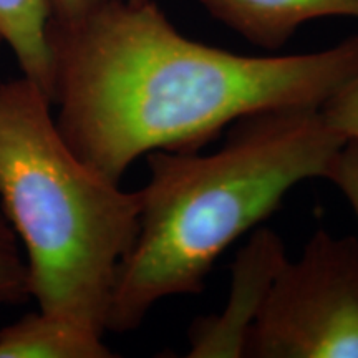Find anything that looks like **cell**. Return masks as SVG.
Instances as JSON below:
<instances>
[{
    "label": "cell",
    "instance_id": "obj_9",
    "mask_svg": "<svg viewBox=\"0 0 358 358\" xmlns=\"http://www.w3.org/2000/svg\"><path fill=\"white\" fill-rule=\"evenodd\" d=\"M30 299L29 274L19 241L0 211V307Z\"/></svg>",
    "mask_w": 358,
    "mask_h": 358
},
{
    "label": "cell",
    "instance_id": "obj_3",
    "mask_svg": "<svg viewBox=\"0 0 358 358\" xmlns=\"http://www.w3.org/2000/svg\"><path fill=\"white\" fill-rule=\"evenodd\" d=\"M52 108L24 75L0 83V211L40 310L105 335L120 264L140 227V191L85 163Z\"/></svg>",
    "mask_w": 358,
    "mask_h": 358
},
{
    "label": "cell",
    "instance_id": "obj_13",
    "mask_svg": "<svg viewBox=\"0 0 358 358\" xmlns=\"http://www.w3.org/2000/svg\"><path fill=\"white\" fill-rule=\"evenodd\" d=\"M128 2H133V3H136V2H143V0H128Z\"/></svg>",
    "mask_w": 358,
    "mask_h": 358
},
{
    "label": "cell",
    "instance_id": "obj_6",
    "mask_svg": "<svg viewBox=\"0 0 358 358\" xmlns=\"http://www.w3.org/2000/svg\"><path fill=\"white\" fill-rule=\"evenodd\" d=\"M232 32L267 50L284 47L299 27L325 17L358 19V0H199Z\"/></svg>",
    "mask_w": 358,
    "mask_h": 358
},
{
    "label": "cell",
    "instance_id": "obj_5",
    "mask_svg": "<svg viewBox=\"0 0 358 358\" xmlns=\"http://www.w3.org/2000/svg\"><path fill=\"white\" fill-rule=\"evenodd\" d=\"M284 241L275 231L259 227L231 266L229 297L219 313L199 317L187 332L191 358L245 357L249 335L272 284L287 262Z\"/></svg>",
    "mask_w": 358,
    "mask_h": 358
},
{
    "label": "cell",
    "instance_id": "obj_14",
    "mask_svg": "<svg viewBox=\"0 0 358 358\" xmlns=\"http://www.w3.org/2000/svg\"><path fill=\"white\" fill-rule=\"evenodd\" d=\"M0 43H2V38H0Z\"/></svg>",
    "mask_w": 358,
    "mask_h": 358
},
{
    "label": "cell",
    "instance_id": "obj_10",
    "mask_svg": "<svg viewBox=\"0 0 358 358\" xmlns=\"http://www.w3.org/2000/svg\"><path fill=\"white\" fill-rule=\"evenodd\" d=\"M320 113L345 140H358V73L324 103Z\"/></svg>",
    "mask_w": 358,
    "mask_h": 358
},
{
    "label": "cell",
    "instance_id": "obj_2",
    "mask_svg": "<svg viewBox=\"0 0 358 358\" xmlns=\"http://www.w3.org/2000/svg\"><path fill=\"white\" fill-rule=\"evenodd\" d=\"M345 141L320 108L285 106L236 120L216 153H148L140 227L120 264L106 332H131L158 302L203 292L226 249L294 186L327 179Z\"/></svg>",
    "mask_w": 358,
    "mask_h": 358
},
{
    "label": "cell",
    "instance_id": "obj_12",
    "mask_svg": "<svg viewBox=\"0 0 358 358\" xmlns=\"http://www.w3.org/2000/svg\"><path fill=\"white\" fill-rule=\"evenodd\" d=\"M108 2L111 0H47L50 25H73Z\"/></svg>",
    "mask_w": 358,
    "mask_h": 358
},
{
    "label": "cell",
    "instance_id": "obj_4",
    "mask_svg": "<svg viewBox=\"0 0 358 358\" xmlns=\"http://www.w3.org/2000/svg\"><path fill=\"white\" fill-rule=\"evenodd\" d=\"M250 358H358V239L319 229L284 264L249 335Z\"/></svg>",
    "mask_w": 358,
    "mask_h": 358
},
{
    "label": "cell",
    "instance_id": "obj_8",
    "mask_svg": "<svg viewBox=\"0 0 358 358\" xmlns=\"http://www.w3.org/2000/svg\"><path fill=\"white\" fill-rule=\"evenodd\" d=\"M50 10L47 0H0V38L10 47L22 75L52 100Z\"/></svg>",
    "mask_w": 358,
    "mask_h": 358
},
{
    "label": "cell",
    "instance_id": "obj_7",
    "mask_svg": "<svg viewBox=\"0 0 358 358\" xmlns=\"http://www.w3.org/2000/svg\"><path fill=\"white\" fill-rule=\"evenodd\" d=\"M110 357L103 335L40 308L0 329V358Z\"/></svg>",
    "mask_w": 358,
    "mask_h": 358
},
{
    "label": "cell",
    "instance_id": "obj_11",
    "mask_svg": "<svg viewBox=\"0 0 358 358\" xmlns=\"http://www.w3.org/2000/svg\"><path fill=\"white\" fill-rule=\"evenodd\" d=\"M327 179L345 196L358 221V140H347L340 148Z\"/></svg>",
    "mask_w": 358,
    "mask_h": 358
},
{
    "label": "cell",
    "instance_id": "obj_1",
    "mask_svg": "<svg viewBox=\"0 0 358 358\" xmlns=\"http://www.w3.org/2000/svg\"><path fill=\"white\" fill-rule=\"evenodd\" d=\"M48 35L57 127L115 182L151 151H201L245 115L322 108L358 73V35L302 55H239L185 37L153 0H111Z\"/></svg>",
    "mask_w": 358,
    "mask_h": 358
}]
</instances>
